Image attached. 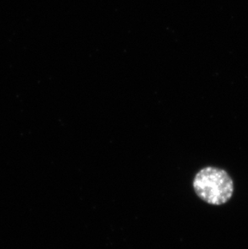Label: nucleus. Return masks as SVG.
I'll list each match as a JSON object with an SVG mask.
<instances>
[{
	"mask_svg": "<svg viewBox=\"0 0 248 249\" xmlns=\"http://www.w3.org/2000/svg\"><path fill=\"white\" fill-rule=\"evenodd\" d=\"M193 186L201 199L209 204L223 205L231 198L234 181L227 171L216 167H206L196 174Z\"/></svg>",
	"mask_w": 248,
	"mask_h": 249,
	"instance_id": "nucleus-1",
	"label": "nucleus"
}]
</instances>
